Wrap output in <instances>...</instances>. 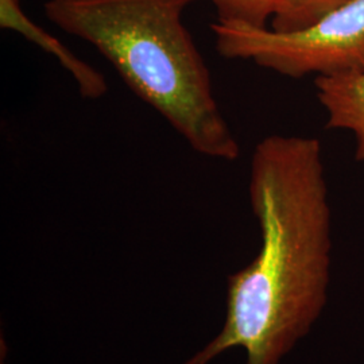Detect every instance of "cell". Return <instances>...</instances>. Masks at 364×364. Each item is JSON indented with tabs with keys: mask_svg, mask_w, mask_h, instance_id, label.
I'll list each match as a JSON object with an SVG mask.
<instances>
[{
	"mask_svg": "<svg viewBox=\"0 0 364 364\" xmlns=\"http://www.w3.org/2000/svg\"><path fill=\"white\" fill-rule=\"evenodd\" d=\"M248 195L259 252L227 279L219 335L182 364H208L242 348L246 364H281L320 318L332 266V210L323 144L308 135L273 134L250 161Z\"/></svg>",
	"mask_w": 364,
	"mask_h": 364,
	"instance_id": "1",
	"label": "cell"
},
{
	"mask_svg": "<svg viewBox=\"0 0 364 364\" xmlns=\"http://www.w3.org/2000/svg\"><path fill=\"white\" fill-rule=\"evenodd\" d=\"M195 1L48 0L43 10L55 26L100 53L197 154L234 162L240 144L183 23L185 9Z\"/></svg>",
	"mask_w": 364,
	"mask_h": 364,
	"instance_id": "2",
	"label": "cell"
},
{
	"mask_svg": "<svg viewBox=\"0 0 364 364\" xmlns=\"http://www.w3.org/2000/svg\"><path fill=\"white\" fill-rule=\"evenodd\" d=\"M210 30L224 58L251 61L285 77L364 70V0H350L312 25L290 31L219 22Z\"/></svg>",
	"mask_w": 364,
	"mask_h": 364,
	"instance_id": "3",
	"label": "cell"
},
{
	"mask_svg": "<svg viewBox=\"0 0 364 364\" xmlns=\"http://www.w3.org/2000/svg\"><path fill=\"white\" fill-rule=\"evenodd\" d=\"M0 27L23 36L39 49L53 55L72 76L82 97L96 100L108 92L105 75L72 52L61 39L37 25L23 11L21 0H0Z\"/></svg>",
	"mask_w": 364,
	"mask_h": 364,
	"instance_id": "4",
	"label": "cell"
},
{
	"mask_svg": "<svg viewBox=\"0 0 364 364\" xmlns=\"http://www.w3.org/2000/svg\"><path fill=\"white\" fill-rule=\"evenodd\" d=\"M318 103L326 114V129L351 132L355 159L364 162V70L314 78Z\"/></svg>",
	"mask_w": 364,
	"mask_h": 364,
	"instance_id": "5",
	"label": "cell"
},
{
	"mask_svg": "<svg viewBox=\"0 0 364 364\" xmlns=\"http://www.w3.org/2000/svg\"><path fill=\"white\" fill-rule=\"evenodd\" d=\"M218 22L264 28L279 11L282 0H210Z\"/></svg>",
	"mask_w": 364,
	"mask_h": 364,
	"instance_id": "6",
	"label": "cell"
},
{
	"mask_svg": "<svg viewBox=\"0 0 364 364\" xmlns=\"http://www.w3.org/2000/svg\"><path fill=\"white\" fill-rule=\"evenodd\" d=\"M347 1L350 0H282L270 27L279 31H290L309 26Z\"/></svg>",
	"mask_w": 364,
	"mask_h": 364,
	"instance_id": "7",
	"label": "cell"
}]
</instances>
